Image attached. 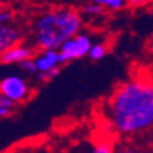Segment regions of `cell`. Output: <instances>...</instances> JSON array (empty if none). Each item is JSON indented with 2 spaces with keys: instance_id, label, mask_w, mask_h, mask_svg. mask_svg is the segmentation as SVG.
<instances>
[{
  "instance_id": "cell-1",
  "label": "cell",
  "mask_w": 153,
  "mask_h": 153,
  "mask_svg": "<svg viewBox=\"0 0 153 153\" xmlns=\"http://www.w3.org/2000/svg\"><path fill=\"white\" fill-rule=\"evenodd\" d=\"M107 119L115 133L135 137L153 126V82L133 78L115 89L107 101Z\"/></svg>"
},
{
  "instance_id": "cell-2",
  "label": "cell",
  "mask_w": 153,
  "mask_h": 153,
  "mask_svg": "<svg viewBox=\"0 0 153 153\" xmlns=\"http://www.w3.org/2000/svg\"><path fill=\"white\" fill-rule=\"evenodd\" d=\"M82 29V16L74 8L49 10L41 14L34 23V40L40 49H59L66 40Z\"/></svg>"
},
{
  "instance_id": "cell-3",
  "label": "cell",
  "mask_w": 153,
  "mask_h": 153,
  "mask_svg": "<svg viewBox=\"0 0 153 153\" xmlns=\"http://www.w3.org/2000/svg\"><path fill=\"white\" fill-rule=\"evenodd\" d=\"M92 44H93L92 38L86 34V33H81V32L78 34L70 37L68 40H66L62 44V47L59 48L60 64H66L71 60L88 56Z\"/></svg>"
},
{
  "instance_id": "cell-4",
  "label": "cell",
  "mask_w": 153,
  "mask_h": 153,
  "mask_svg": "<svg viewBox=\"0 0 153 153\" xmlns=\"http://www.w3.org/2000/svg\"><path fill=\"white\" fill-rule=\"evenodd\" d=\"M0 94L11 99L15 104H21L30 97V86L23 76L7 75L0 81Z\"/></svg>"
},
{
  "instance_id": "cell-5",
  "label": "cell",
  "mask_w": 153,
  "mask_h": 153,
  "mask_svg": "<svg viewBox=\"0 0 153 153\" xmlns=\"http://www.w3.org/2000/svg\"><path fill=\"white\" fill-rule=\"evenodd\" d=\"M36 52L30 45L18 42L8 48L0 55V63L1 64H19L22 60L29 59V57H34Z\"/></svg>"
},
{
  "instance_id": "cell-6",
  "label": "cell",
  "mask_w": 153,
  "mask_h": 153,
  "mask_svg": "<svg viewBox=\"0 0 153 153\" xmlns=\"http://www.w3.org/2000/svg\"><path fill=\"white\" fill-rule=\"evenodd\" d=\"M22 30L11 23H0V55L13 45L22 41Z\"/></svg>"
},
{
  "instance_id": "cell-7",
  "label": "cell",
  "mask_w": 153,
  "mask_h": 153,
  "mask_svg": "<svg viewBox=\"0 0 153 153\" xmlns=\"http://www.w3.org/2000/svg\"><path fill=\"white\" fill-rule=\"evenodd\" d=\"M36 66L38 71H48L55 67H60V59H59V49H41L34 56ZM37 71V73H38Z\"/></svg>"
},
{
  "instance_id": "cell-8",
  "label": "cell",
  "mask_w": 153,
  "mask_h": 153,
  "mask_svg": "<svg viewBox=\"0 0 153 153\" xmlns=\"http://www.w3.org/2000/svg\"><path fill=\"white\" fill-rule=\"evenodd\" d=\"M107 51H108V49H107V45H105L104 42H93L89 49L88 56H89L92 60L97 62V60H101L102 57L107 55Z\"/></svg>"
},
{
  "instance_id": "cell-9",
  "label": "cell",
  "mask_w": 153,
  "mask_h": 153,
  "mask_svg": "<svg viewBox=\"0 0 153 153\" xmlns=\"http://www.w3.org/2000/svg\"><path fill=\"white\" fill-rule=\"evenodd\" d=\"M115 150H116L115 145L108 140L99 141L92 148V153H115Z\"/></svg>"
},
{
  "instance_id": "cell-10",
  "label": "cell",
  "mask_w": 153,
  "mask_h": 153,
  "mask_svg": "<svg viewBox=\"0 0 153 153\" xmlns=\"http://www.w3.org/2000/svg\"><path fill=\"white\" fill-rule=\"evenodd\" d=\"M96 3H99L100 6H102L105 10H120L126 6L127 0H93Z\"/></svg>"
},
{
  "instance_id": "cell-11",
  "label": "cell",
  "mask_w": 153,
  "mask_h": 153,
  "mask_svg": "<svg viewBox=\"0 0 153 153\" xmlns=\"http://www.w3.org/2000/svg\"><path fill=\"white\" fill-rule=\"evenodd\" d=\"M82 11H83V14H86V15L96 16V15H101V14L105 11V8L102 6H100L99 3H96V1L92 0V3H88L83 6Z\"/></svg>"
},
{
  "instance_id": "cell-12",
  "label": "cell",
  "mask_w": 153,
  "mask_h": 153,
  "mask_svg": "<svg viewBox=\"0 0 153 153\" xmlns=\"http://www.w3.org/2000/svg\"><path fill=\"white\" fill-rule=\"evenodd\" d=\"M59 71H60V67H55V68H51V70H48V71H38L36 74V78H37V81H42V82L51 81L59 74Z\"/></svg>"
},
{
  "instance_id": "cell-13",
  "label": "cell",
  "mask_w": 153,
  "mask_h": 153,
  "mask_svg": "<svg viewBox=\"0 0 153 153\" xmlns=\"http://www.w3.org/2000/svg\"><path fill=\"white\" fill-rule=\"evenodd\" d=\"M19 66H21V68H22V71H25V73H29V74H37V66H36V60L34 57H29V59H25V60H22L21 63H19Z\"/></svg>"
},
{
  "instance_id": "cell-14",
  "label": "cell",
  "mask_w": 153,
  "mask_h": 153,
  "mask_svg": "<svg viewBox=\"0 0 153 153\" xmlns=\"http://www.w3.org/2000/svg\"><path fill=\"white\" fill-rule=\"evenodd\" d=\"M115 153H150L145 148L137 146V145H123V146L116 148Z\"/></svg>"
},
{
  "instance_id": "cell-15",
  "label": "cell",
  "mask_w": 153,
  "mask_h": 153,
  "mask_svg": "<svg viewBox=\"0 0 153 153\" xmlns=\"http://www.w3.org/2000/svg\"><path fill=\"white\" fill-rule=\"evenodd\" d=\"M14 19V13L11 8H0V23H11Z\"/></svg>"
},
{
  "instance_id": "cell-16",
  "label": "cell",
  "mask_w": 153,
  "mask_h": 153,
  "mask_svg": "<svg viewBox=\"0 0 153 153\" xmlns=\"http://www.w3.org/2000/svg\"><path fill=\"white\" fill-rule=\"evenodd\" d=\"M153 0H127V4L133 7H143L148 4H152Z\"/></svg>"
},
{
  "instance_id": "cell-17",
  "label": "cell",
  "mask_w": 153,
  "mask_h": 153,
  "mask_svg": "<svg viewBox=\"0 0 153 153\" xmlns=\"http://www.w3.org/2000/svg\"><path fill=\"white\" fill-rule=\"evenodd\" d=\"M11 114H13V109L6 108V107H3V105L0 104V118H7V116H10Z\"/></svg>"
},
{
  "instance_id": "cell-18",
  "label": "cell",
  "mask_w": 153,
  "mask_h": 153,
  "mask_svg": "<svg viewBox=\"0 0 153 153\" xmlns=\"http://www.w3.org/2000/svg\"><path fill=\"white\" fill-rule=\"evenodd\" d=\"M148 140H149V146H150V150L153 153V126L149 131H148Z\"/></svg>"
},
{
  "instance_id": "cell-19",
  "label": "cell",
  "mask_w": 153,
  "mask_h": 153,
  "mask_svg": "<svg viewBox=\"0 0 153 153\" xmlns=\"http://www.w3.org/2000/svg\"><path fill=\"white\" fill-rule=\"evenodd\" d=\"M0 153H4V152H0Z\"/></svg>"
},
{
  "instance_id": "cell-20",
  "label": "cell",
  "mask_w": 153,
  "mask_h": 153,
  "mask_svg": "<svg viewBox=\"0 0 153 153\" xmlns=\"http://www.w3.org/2000/svg\"><path fill=\"white\" fill-rule=\"evenodd\" d=\"M90 153H92V152H90Z\"/></svg>"
}]
</instances>
